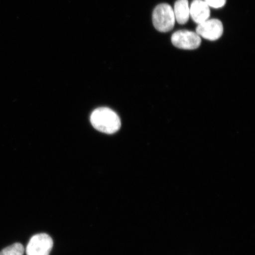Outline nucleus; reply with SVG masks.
Wrapping results in <instances>:
<instances>
[{
	"instance_id": "f257e3e1",
	"label": "nucleus",
	"mask_w": 255,
	"mask_h": 255,
	"mask_svg": "<svg viewBox=\"0 0 255 255\" xmlns=\"http://www.w3.org/2000/svg\"><path fill=\"white\" fill-rule=\"evenodd\" d=\"M91 122L96 129L108 134L117 132L121 127L119 116L107 108H100L95 110L91 115Z\"/></svg>"
},
{
	"instance_id": "f03ea898",
	"label": "nucleus",
	"mask_w": 255,
	"mask_h": 255,
	"mask_svg": "<svg viewBox=\"0 0 255 255\" xmlns=\"http://www.w3.org/2000/svg\"><path fill=\"white\" fill-rule=\"evenodd\" d=\"M173 8L168 4H159L152 12V22L156 30L166 33L173 30L175 25Z\"/></svg>"
},
{
	"instance_id": "7ed1b4c3",
	"label": "nucleus",
	"mask_w": 255,
	"mask_h": 255,
	"mask_svg": "<svg viewBox=\"0 0 255 255\" xmlns=\"http://www.w3.org/2000/svg\"><path fill=\"white\" fill-rule=\"evenodd\" d=\"M53 247L52 238L46 234L33 236L26 247L27 255H49Z\"/></svg>"
},
{
	"instance_id": "20e7f679",
	"label": "nucleus",
	"mask_w": 255,
	"mask_h": 255,
	"mask_svg": "<svg viewBox=\"0 0 255 255\" xmlns=\"http://www.w3.org/2000/svg\"><path fill=\"white\" fill-rule=\"evenodd\" d=\"M171 42L178 49L194 50L200 46L202 40L195 32L182 30L175 32L172 35Z\"/></svg>"
},
{
	"instance_id": "39448f33",
	"label": "nucleus",
	"mask_w": 255,
	"mask_h": 255,
	"mask_svg": "<svg viewBox=\"0 0 255 255\" xmlns=\"http://www.w3.org/2000/svg\"><path fill=\"white\" fill-rule=\"evenodd\" d=\"M196 33L204 39L215 41L222 36L223 25L218 19H208L197 25Z\"/></svg>"
},
{
	"instance_id": "423d86ee",
	"label": "nucleus",
	"mask_w": 255,
	"mask_h": 255,
	"mask_svg": "<svg viewBox=\"0 0 255 255\" xmlns=\"http://www.w3.org/2000/svg\"><path fill=\"white\" fill-rule=\"evenodd\" d=\"M210 15L209 6L204 0H193L190 7V16L197 24L208 20Z\"/></svg>"
},
{
	"instance_id": "0eeeda50",
	"label": "nucleus",
	"mask_w": 255,
	"mask_h": 255,
	"mask_svg": "<svg viewBox=\"0 0 255 255\" xmlns=\"http://www.w3.org/2000/svg\"><path fill=\"white\" fill-rule=\"evenodd\" d=\"M173 11L175 19L178 23H187L190 17V7L188 0H177L175 2Z\"/></svg>"
},
{
	"instance_id": "6e6552de",
	"label": "nucleus",
	"mask_w": 255,
	"mask_h": 255,
	"mask_svg": "<svg viewBox=\"0 0 255 255\" xmlns=\"http://www.w3.org/2000/svg\"><path fill=\"white\" fill-rule=\"evenodd\" d=\"M24 248L20 243H15L10 245L0 252V255H23Z\"/></svg>"
},
{
	"instance_id": "1a4fd4ad",
	"label": "nucleus",
	"mask_w": 255,
	"mask_h": 255,
	"mask_svg": "<svg viewBox=\"0 0 255 255\" xmlns=\"http://www.w3.org/2000/svg\"><path fill=\"white\" fill-rule=\"evenodd\" d=\"M209 7L215 8H222L226 2V0H204Z\"/></svg>"
}]
</instances>
